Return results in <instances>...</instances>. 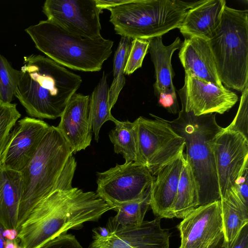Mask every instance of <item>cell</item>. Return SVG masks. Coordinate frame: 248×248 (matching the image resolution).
<instances>
[{
    "instance_id": "cell-17",
    "label": "cell",
    "mask_w": 248,
    "mask_h": 248,
    "mask_svg": "<svg viewBox=\"0 0 248 248\" xmlns=\"http://www.w3.org/2000/svg\"><path fill=\"white\" fill-rule=\"evenodd\" d=\"M185 160L184 151L160 167L150 189V207L159 218H172V207Z\"/></svg>"
},
{
    "instance_id": "cell-11",
    "label": "cell",
    "mask_w": 248,
    "mask_h": 248,
    "mask_svg": "<svg viewBox=\"0 0 248 248\" xmlns=\"http://www.w3.org/2000/svg\"><path fill=\"white\" fill-rule=\"evenodd\" d=\"M43 12L48 20L85 38L101 37V10L95 0H46Z\"/></svg>"
},
{
    "instance_id": "cell-34",
    "label": "cell",
    "mask_w": 248,
    "mask_h": 248,
    "mask_svg": "<svg viewBox=\"0 0 248 248\" xmlns=\"http://www.w3.org/2000/svg\"><path fill=\"white\" fill-rule=\"evenodd\" d=\"M219 248H225L221 244ZM228 248H248V223L243 227Z\"/></svg>"
},
{
    "instance_id": "cell-10",
    "label": "cell",
    "mask_w": 248,
    "mask_h": 248,
    "mask_svg": "<svg viewBox=\"0 0 248 248\" xmlns=\"http://www.w3.org/2000/svg\"><path fill=\"white\" fill-rule=\"evenodd\" d=\"M88 248H169L171 233L161 226V218L137 226H113L93 230Z\"/></svg>"
},
{
    "instance_id": "cell-21",
    "label": "cell",
    "mask_w": 248,
    "mask_h": 248,
    "mask_svg": "<svg viewBox=\"0 0 248 248\" xmlns=\"http://www.w3.org/2000/svg\"><path fill=\"white\" fill-rule=\"evenodd\" d=\"M22 193L21 172L0 165V223L5 230H16Z\"/></svg>"
},
{
    "instance_id": "cell-1",
    "label": "cell",
    "mask_w": 248,
    "mask_h": 248,
    "mask_svg": "<svg viewBox=\"0 0 248 248\" xmlns=\"http://www.w3.org/2000/svg\"><path fill=\"white\" fill-rule=\"evenodd\" d=\"M112 210L96 192L78 187L56 189L33 208L17 231L20 248H39L47 242L97 221Z\"/></svg>"
},
{
    "instance_id": "cell-26",
    "label": "cell",
    "mask_w": 248,
    "mask_h": 248,
    "mask_svg": "<svg viewBox=\"0 0 248 248\" xmlns=\"http://www.w3.org/2000/svg\"><path fill=\"white\" fill-rule=\"evenodd\" d=\"M149 200L150 189L140 199L114 208L117 214L110 217L108 223L116 226L140 225L150 206Z\"/></svg>"
},
{
    "instance_id": "cell-27",
    "label": "cell",
    "mask_w": 248,
    "mask_h": 248,
    "mask_svg": "<svg viewBox=\"0 0 248 248\" xmlns=\"http://www.w3.org/2000/svg\"><path fill=\"white\" fill-rule=\"evenodd\" d=\"M133 39L121 36L115 51L113 65V79L109 88V101L111 108L116 103L120 92L125 83L124 70Z\"/></svg>"
},
{
    "instance_id": "cell-25",
    "label": "cell",
    "mask_w": 248,
    "mask_h": 248,
    "mask_svg": "<svg viewBox=\"0 0 248 248\" xmlns=\"http://www.w3.org/2000/svg\"><path fill=\"white\" fill-rule=\"evenodd\" d=\"M115 124L108 134L116 154H121L125 162H135L136 160V135L135 123L128 120L120 121L115 119Z\"/></svg>"
},
{
    "instance_id": "cell-13",
    "label": "cell",
    "mask_w": 248,
    "mask_h": 248,
    "mask_svg": "<svg viewBox=\"0 0 248 248\" xmlns=\"http://www.w3.org/2000/svg\"><path fill=\"white\" fill-rule=\"evenodd\" d=\"M179 248H214L223 240L220 200L200 205L177 226Z\"/></svg>"
},
{
    "instance_id": "cell-33",
    "label": "cell",
    "mask_w": 248,
    "mask_h": 248,
    "mask_svg": "<svg viewBox=\"0 0 248 248\" xmlns=\"http://www.w3.org/2000/svg\"><path fill=\"white\" fill-rule=\"evenodd\" d=\"M243 202L248 205V171L244 173L235 182L232 188Z\"/></svg>"
},
{
    "instance_id": "cell-32",
    "label": "cell",
    "mask_w": 248,
    "mask_h": 248,
    "mask_svg": "<svg viewBox=\"0 0 248 248\" xmlns=\"http://www.w3.org/2000/svg\"><path fill=\"white\" fill-rule=\"evenodd\" d=\"M39 248H83V247L74 235L66 233L47 242Z\"/></svg>"
},
{
    "instance_id": "cell-15",
    "label": "cell",
    "mask_w": 248,
    "mask_h": 248,
    "mask_svg": "<svg viewBox=\"0 0 248 248\" xmlns=\"http://www.w3.org/2000/svg\"><path fill=\"white\" fill-rule=\"evenodd\" d=\"M50 125L39 119L25 117L11 131L0 159L3 167L20 172L36 151Z\"/></svg>"
},
{
    "instance_id": "cell-4",
    "label": "cell",
    "mask_w": 248,
    "mask_h": 248,
    "mask_svg": "<svg viewBox=\"0 0 248 248\" xmlns=\"http://www.w3.org/2000/svg\"><path fill=\"white\" fill-rule=\"evenodd\" d=\"M178 113L176 119L166 121L185 139V159L197 184L199 206L220 200L214 143L223 128L217 123L214 113L196 116L183 108Z\"/></svg>"
},
{
    "instance_id": "cell-23",
    "label": "cell",
    "mask_w": 248,
    "mask_h": 248,
    "mask_svg": "<svg viewBox=\"0 0 248 248\" xmlns=\"http://www.w3.org/2000/svg\"><path fill=\"white\" fill-rule=\"evenodd\" d=\"M199 205L197 184L191 168L185 159L172 207V213L174 217L183 219Z\"/></svg>"
},
{
    "instance_id": "cell-30",
    "label": "cell",
    "mask_w": 248,
    "mask_h": 248,
    "mask_svg": "<svg viewBox=\"0 0 248 248\" xmlns=\"http://www.w3.org/2000/svg\"><path fill=\"white\" fill-rule=\"evenodd\" d=\"M149 40L134 39L124 70V74L129 75L142 66L143 59L148 52Z\"/></svg>"
},
{
    "instance_id": "cell-35",
    "label": "cell",
    "mask_w": 248,
    "mask_h": 248,
    "mask_svg": "<svg viewBox=\"0 0 248 248\" xmlns=\"http://www.w3.org/2000/svg\"><path fill=\"white\" fill-rule=\"evenodd\" d=\"M131 0H95L97 7L101 11L130 2Z\"/></svg>"
},
{
    "instance_id": "cell-6",
    "label": "cell",
    "mask_w": 248,
    "mask_h": 248,
    "mask_svg": "<svg viewBox=\"0 0 248 248\" xmlns=\"http://www.w3.org/2000/svg\"><path fill=\"white\" fill-rule=\"evenodd\" d=\"M200 0H131L109 9L116 33L150 40L180 27L187 11Z\"/></svg>"
},
{
    "instance_id": "cell-24",
    "label": "cell",
    "mask_w": 248,
    "mask_h": 248,
    "mask_svg": "<svg viewBox=\"0 0 248 248\" xmlns=\"http://www.w3.org/2000/svg\"><path fill=\"white\" fill-rule=\"evenodd\" d=\"M220 202L223 232L221 246L228 248L248 223V210L228 198L221 199Z\"/></svg>"
},
{
    "instance_id": "cell-29",
    "label": "cell",
    "mask_w": 248,
    "mask_h": 248,
    "mask_svg": "<svg viewBox=\"0 0 248 248\" xmlns=\"http://www.w3.org/2000/svg\"><path fill=\"white\" fill-rule=\"evenodd\" d=\"M20 117L16 104L0 100V159L9 134Z\"/></svg>"
},
{
    "instance_id": "cell-5",
    "label": "cell",
    "mask_w": 248,
    "mask_h": 248,
    "mask_svg": "<svg viewBox=\"0 0 248 248\" xmlns=\"http://www.w3.org/2000/svg\"><path fill=\"white\" fill-rule=\"evenodd\" d=\"M39 51L59 64L84 72L100 71L111 55L113 42L102 36L85 38L48 20L25 30Z\"/></svg>"
},
{
    "instance_id": "cell-16",
    "label": "cell",
    "mask_w": 248,
    "mask_h": 248,
    "mask_svg": "<svg viewBox=\"0 0 248 248\" xmlns=\"http://www.w3.org/2000/svg\"><path fill=\"white\" fill-rule=\"evenodd\" d=\"M149 40L148 49L155 69V94L159 106L169 112L175 114L180 110L172 82L174 72L172 67L171 58L174 51L181 48L183 42L179 37L168 46L164 45L162 36L154 37Z\"/></svg>"
},
{
    "instance_id": "cell-18",
    "label": "cell",
    "mask_w": 248,
    "mask_h": 248,
    "mask_svg": "<svg viewBox=\"0 0 248 248\" xmlns=\"http://www.w3.org/2000/svg\"><path fill=\"white\" fill-rule=\"evenodd\" d=\"M89 95L75 93L70 98L57 126L73 153L85 150L91 144L92 132L89 119Z\"/></svg>"
},
{
    "instance_id": "cell-28",
    "label": "cell",
    "mask_w": 248,
    "mask_h": 248,
    "mask_svg": "<svg viewBox=\"0 0 248 248\" xmlns=\"http://www.w3.org/2000/svg\"><path fill=\"white\" fill-rule=\"evenodd\" d=\"M20 70L14 69L0 54V100L11 103L18 86Z\"/></svg>"
},
{
    "instance_id": "cell-14",
    "label": "cell",
    "mask_w": 248,
    "mask_h": 248,
    "mask_svg": "<svg viewBox=\"0 0 248 248\" xmlns=\"http://www.w3.org/2000/svg\"><path fill=\"white\" fill-rule=\"evenodd\" d=\"M182 108L196 116L223 114L238 101V95L226 88L220 89L185 72L184 85L178 91Z\"/></svg>"
},
{
    "instance_id": "cell-36",
    "label": "cell",
    "mask_w": 248,
    "mask_h": 248,
    "mask_svg": "<svg viewBox=\"0 0 248 248\" xmlns=\"http://www.w3.org/2000/svg\"><path fill=\"white\" fill-rule=\"evenodd\" d=\"M5 229L0 223V248H6V240L4 236Z\"/></svg>"
},
{
    "instance_id": "cell-3",
    "label": "cell",
    "mask_w": 248,
    "mask_h": 248,
    "mask_svg": "<svg viewBox=\"0 0 248 248\" xmlns=\"http://www.w3.org/2000/svg\"><path fill=\"white\" fill-rule=\"evenodd\" d=\"M82 81L80 76L47 57L32 54L24 57L14 96L32 118L55 119Z\"/></svg>"
},
{
    "instance_id": "cell-12",
    "label": "cell",
    "mask_w": 248,
    "mask_h": 248,
    "mask_svg": "<svg viewBox=\"0 0 248 248\" xmlns=\"http://www.w3.org/2000/svg\"><path fill=\"white\" fill-rule=\"evenodd\" d=\"M214 154L221 199L248 170V139L223 128L215 137Z\"/></svg>"
},
{
    "instance_id": "cell-37",
    "label": "cell",
    "mask_w": 248,
    "mask_h": 248,
    "mask_svg": "<svg viewBox=\"0 0 248 248\" xmlns=\"http://www.w3.org/2000/svg\"><path fill=\"white\" fill-rule=\"evenodd\" d=\"M222 242V241L219 244H218L217 246L216 247H214V248H219L220 246L221 245Z\"/></svg>"
},
{
    "instance_id": "cell-22",
    "label": "cell",
    "mask_w": 248,
    "mask_h": 248,
    "mask_svg": "<svg viewBox=\"0 0 248 248\" xmlns=\"http://www.w3.org/2000/svg\"><path fill=\"white\" fill-rule=\"evenodd\" d=\"M109 87L107 76L104 72L98 83L89 98L88 119L90 129L98 142L99 132L103 124L115 119L111 114L109 101Z\"/></svg>"
},
{
    "instance_id": "cell-9",
    "label": "cell",
    "mask_w": 248,
    "mask_h": 248,
    "mask_svg": "<svg viewBox=\"0 0 248 248\" xmlns=\"http://www.w3.org/2000/svg\"><path fill=\"white\" fill-rule=\"evenodd\" d=\"M147 167L136 162L118 164L97 172L96 193L113 210L141 198L154 180Z\"/></svg>"
},
{
    "instance_id": "cell-2",
    "label": "cell",
    "mask_w": 248,
    "mask_h": 248,
    "mask_svg": "<svg viewBox=\"0 0 248 248\" xmlns=\"http://www.w3.org/2000/svg\"><path fill=\"white\" fill-rule=\"evenodd\" d=\"M57 126H50L35 154L20 171L22 193L16 232L43 198L56 189L73 188L77 161Z\"/></svg>"
},
{
    "instance_id": "cell-20",
    "label": "cell",
    "mask_w": 248,
    "mask_h": 248,
    "mask_svg": "<svg viewBox=\"0 0 248 248\" xmlns=\"http://www.w3.org/2000/svg\"><path fill=\"white\" fill-rule=\"evenodd\" d=\"M225 0H201L189 9L179 28L185 38L196 36L209 40L220 24Z\"/></svg>"
},
{
    "instance_id": "cell-31",
    "label": "cell",
    "mask_w": 248,
    "mask_h": 248,
    "mask_svg": "<svg viewBox=\"0 0 248 248\" xmlns=\"http://www.w3.org/2000/svg\"><path fill=\"white\" fill-rule=\"evenodd\" d=\"M248 86H246L240 98L239 108L232 123L225 130L238 132L248 139Z\"/></svg>"
},
{
    "instance_id": "cell-7",
    "label": "cell",
    "mask_w": 248,
    "mask_h": 248,
    "mask_svg": "<svg viewBox=\"0 0 248 248\" xmlns=\"http://www.w3.org/2000/svg\"><path fill=\"white\" fill-rule=\"evenodd\" d=\"M209 40L222 84L242 92L248 86V10L226 5Z\"/></svg>"
},
{
    "instance_id": "cell-8",
    "label": "cell",
    "mask_w": 248,
    "mask_h": 248,
    "mask_svg": "<svg viewBox=\"0 0 248 248\" xmlns=\"http://www.w3.org/2000/svg\"><path fill=\"white\" fill-rule=\"evenodd\" d=\"M150 115L155 120L140 116L134 121L136 135L135 162L147 167L155 176L160 167L184 151L185 141L166 120Z\"/></svg>"
},
{
    "instance_id": "cell-19",
    "label": "cell",
    "mask_w": 248,
    "mask_h": 248,
    "mask_svg": "<svg viewBox=\"0 0 248 248\" xmlns=\"http://www.w3.org/2000/svg\"><path fill=\"white\" fill-rule=\"evenodd\" d=\"M179 58L185 72L220 89L226 88L219 77L208 39L196 36L185 38Z\"/></svg>"
}]
</instances>
